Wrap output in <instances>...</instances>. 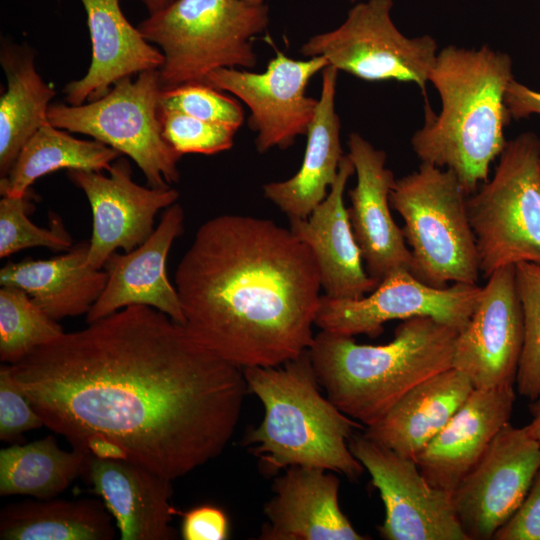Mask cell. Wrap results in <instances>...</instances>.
I'll return each mask as SVG.
<instances>
[{"label":"cell","instance_id":"6da1fadb","mask_svg":"<svg viewBox=\"0 0 540 540\" xmlns=\"http://www.w3.org/2000/svg\"><path fill=\"white\" fill-rule=\"evenodd\" d=\"M87 324L8 364L44 426L72 448L111 441L171 481L223 452L249 392L243 369L149 306Z\"/></svg>","mask_w":540,"mask_h":540},{"label":"cell","instance_id":"7a4b0ae2","mask_svg":"<svg viewBox=\"0 0 540 540\" xmlns=\"http://www.w3.org/2000/svg\"><path fill=\"white\" fill-rule=\"evenodd\" d=\"M175 287L190 334L241 369L282 365L314 340L319 268L308 246L272 220L222 214L204 222Z\"/></svg>","mask_w":540,"mask_h":540},{"label":"cell","instance_id":"3957f363","mask_svg":"<svg viewBox=\"0 0 540 540\" xmlns=\"http://www.w3.org/2000/svg\"><path fill=\"white\" fill-rule=\"evenodd\" d=\"M512 79L511 57L487 45L438 51L429 82L440 96L441 111L425 107L424 124L411 145L421 162L453 171L468 196L488 180L491 163L508 142L505 94Z\"/></svg>","mask_w":540,"mask_h":540},{"label":"cell","instance_id":"277c9868","mask_svg":"<svg viewBox=\"0 0 540 540\" xmlns=\"http://www.w3.org/2000/svg\"><path fill=\"white\" fill-rule=\"evenodd\" d=\"M458 333L427 316L403 320L394 339L383 345L358 344L350 336L321 330L309 355L327 398L369 427L413 387L452 367Z\"/></svg>","mask_w":540,"mask_h":540},{"label":"cell","instance_id":"5b68a950","mask_svg":"<svg viewBox=\"0 0 540 540\" xmlns=\"http://www.w3.org/2000/svg\"><path fill=\"white\" fill-rule=\"evenodd\" d=\"M248 391L264 407L261 423L246 439L268 471L291 466L321 468L357 479L364 467L349 448L363 425L319 390L309 350L273 367L243 369Z\"/></svg>","mask_w":540,"mask_h":540},{"label":"cell","instance_id":"8992f818","mask_svg":"<svg viewBox=\"0 0 540 540\" xmlns=\"http://www.w3.org/2000/svg\"><path fill=\"white\" fill-rule=\"evenodd\" d=\"M269 7L244 0H175L137 26L162 52V90L205 83L220 68L257 65L252 38L266 30Z\"/></svg>","mask_w":540,"mask_h":540},{"label":"cell","instance_id":"52a82bcc","mask_svg":"<svg viewBox=\"0 0 540 540\" xmlns=\"http://www.w3.org/2000/svg\"><path fill=\"white\" fill-rule=\"evenodd\" d=\"M467 199L453 171L430 163L421 162L395 181L390 206L403 218L413 275L427 285L477 284L480 267Z\"/></svg>","mask_w":540,"mask_h":540},{"label":"cell","instance_id":"ba28073f","mask_svg":"<svg viewBox=\"0 0 540 540\" xmlns=\"http://www.w3.org/2000/svg\"><path fill=\"white\" fill-rule=\"evenodd\" d=\"M480 272L520 262L540 264V138L507 142L491 180L467 199Z\"/></svg>","mask_w":540,"mask_h":540},{"label":"cell","instance_id":"9c48e42d","mask_svg":"<svg viewBox=\"0 0 540 540\" xmlns=\"http://www.w3.org/2000/svg\"><path fill=\"white\" fill-rule=\"evenodd\" d=\"M161 93L159 69L147 70L135 80L121 79L97 100L51 104L47 118L57 128L90 136L131 158L148 186L164 188L179 181L182 156L162 135Z\"/></svg>","mask_w":540,"mask_h":540},{"label":"cell","instance_id":"30bf717a","mask_svg":"<svg viewBox=\"0 0 540 540\" xmlns=\"http://www.w3.org/2000/svg\"><path fill=\"white\" fill-rule=\"evenodd\" d=\"M394 0L354 3L335 29L311 36L305 57H324L338 71L366 81L415 83L424 96L438 46L430 35L408 37L392 19Z\"/></svg>","mask_w":540,"mask_h":540},{"label":"cell","instance_id":"8fae6325","mask_svg":"<svg viewBox=\"0 0 540 540\" xmlns=\"http://www.w3.org/2000/svg\"><path fill=\"white\" fill-rule=\"evenodd\" d=\"M481 292L482 287L477 284L433 287L410 271L397 269L387 274L367 296L358 299L321 296L315 325L339 335L365 334L375 338L383 332L387 321L427 316L460 332L469 322Z\"/></svg>","mask_w":540,"mask_h":540},{"label":"cell","instance_id":"7c38bea8","mask_svg":"<svg viewBox=\"0 0 540 540\" xmlns=\"http://www.w3.org/2000/svg\"><path fill=\"white\" fill-rule=\"evenodd\" d=\"M329 64L322 56L293 59L276 50L262 73L238 68L210 72L205 83L233 94L250 110L249 127L257 132L260 153L287 149L298 136L306 135L318 99L306 95L314 75Z\"/></svg>","mask_w":540,"mask_h":540},{"label":"cell","instance_id":"4fadbf2b","mask_svg":"<svg viewBox=\"0 0 540 540\" xmlns=\"http://www.w3.org/2000/svg\"><path fill=\"white\" fill-rule=\"evenodd\" d=\"M349 448L371 476L385 508L378 527L386 540H468L455 513L451 494L434 487L415 460L353 434Z\"/></svg>","mask_w":540,"mask_h":540},{"label":"cell","instance_id":"5bb4252c","mask_svg":"<svg viewBox=\"0 0 540 540\" xmlns=\"http://www.w3.org/2000/svg\"><path fill=\"white\" fill-rule=\"evenodd\" d=\"M540 469V444L524 427L506 424L453 491L468 540H490L527 495Z\"/></svg>","mask_w":540,"mask_h":540},{"label":"cell","instance_id":"9a60e30c","mask_svg":"<svg viewBox=\"0 0 540 540\" xmlns=\"http://www.w3.org/2000/svg\"><path fill=\"white\" fill-rule=\"evenodd\" d=\"M487 279L469 322L456 337L452 359V367L474 389L514 386L525 340L515 265L501 267Z\"/></svg>","mask_w":540,"mask_h":540},{"label":"cell","instance_id":"2e32d148","mask_svg":"<svg viewBox=\"0 0 540 540\" xmlns=\"http://www.w3.org/2000/svg\"><path fill=\"white\" fill-rule=\"evenodd\" d=\"M102 171L68 170L67 177L86 195L92 211V235L87 263L102 269L118 249L129 252L154 231L157 213L176 203L179 192L171 186H141L132 179L126 158L116 159Z\"/></svg>","mask_w":540,"mask_h":540},{"label":"cell","instance_id":"e0dca14e","mask_svg":"<svg viewBox=\"0 0 540 540\" xmlns=\"http://www.w3.org/2000/svg\"><path fill=\"white\" fill-rule=\"evenodd\" d=\"M348 148L357 176L348 193V214L367 273L378 284L397 269L413 274L411 250L390 212L389 197L396 179L386 167V153L356 132L349 134Z\"/></svg>","mask_w":540,"mask_h":540},{"label":"cell","instance_id":"ac0fdd59","mask_svg":"<svg viewBox=\"0 0 540 540\" xmlns=\"http://www.w3.org/2000/svg\"><path fill=\"white\" fill-rule=\"evenodd\" d=\"M184 230V211L174 203L165 209L152 234L135 249L113 253L103 269L106 285L86 314L91 323L131 305L155 308L174 321L186 320L178 291L167 275V257Z\"/></svg>","mask_w":540,"mask_h":540},{"label":"cell","instance_id":"d6986e66","mask_svg":"<svg viewBox=\"0 0 540 540\" xmlns=\"http://www.w3.org/2000/svg\"><path fill=\"white\" fill-rule=\"evenodd\" d=\"M340 481L332 471L291 466L274 480L264 505L262 540H366L339 506Z\"/></svg>","mask_w":540,"mask_h":540},{"label":"cell","instance_id":"ffe728a7","mask_svg":"<svg viewBox=\"0 0 540 540\" xmlns=\"http://www.w3.org/2000/svg\"><path fill=\"white\" fill-rule=\"evenodd\" d=\"M354 173L352 161L344 155L324 200L307 218L290 219L289 229L308 246L316 260L325 295L335 299H358L378 286L363 266L344 204L346 184Z\"/></svg>","mask_w":540,"mask_h":540},{"label":"cell","instance_id":"44dd1931","mask_svg":"<svg viewBox=\"0 0 540 540\" xmlns=\"http://www.w3.org/2000/svg\"><path fill=\"white\" fill-rule=\"evenodd\" d=\"M514 386L474 389L447 425L416 457L423 476L452 495L463 477L509 423Z\"/></svg>","mask_w":540,"mask_h":540},{"label":"cell","instance_id":"7402d4cb","mask_svg":"<svg viewBox=\"0 0 540 540\" xmlns=\"http://www.w3.org/2000/svg\"><path fill=\"white\" fill-rule=\"evenodd\" d=\"M84 473L122 540H173L172 481L129 460L89 455Z\"/></svg>","mask_w":540,"mask_h":540},{"label":"cell","instance_id":"603a6c76","mask_svg":"<svg viewBox=\"0 0 540 540\" xmlns=\"http://www.w3.org/2000/svg\"><path fill=\"white\" fill-rule=\"evenodd\" d=\"M91 40V62L83 77L67 83L65 101L81 105L105 95L126 77L160 69L162 52L125 17L120 0H80Z\"/></svg>","mask_w":540,"mask_h":540},{"label":"cell","instance_id":"cb8c5ba5","mask_svg":"<svg viewBox=\"0 0 540 540\" xmlns=\"http://www.w3.org/2000/svg\"><path fill=\"white\" fill-rule=\"evenodd\" d=\"M320 97L308 127L304 158L299 170L284 181L263 185L264 196L289 219H305L327 196L344 156L341 123L335 107L339 71L330 65L322 71Z\"/></svg>","mask_w":540,"mask_h":540},{"label":"cell","instance_id":"d4e9b609","mask_svg":"<svg viewBox=\"0 0 540 540\" xmlns=\"http://www.w3.org/2000/svg\"><path fill=\"white\" fill-rule=\"evenodd\" d=\"M474 390L468 377L451 367L409 390L364 435L415 460L447 425Z\"/></svg>","mask_w":540,"mask_h":540},{"label":"cell","instance_id":"484cf974","mask_svg":"<svg viewBox=\"0 0 540 540\" xmlns=\"http://www.w3.org/2000/svg\"><path fill=\"white\" fill-rule=\"evenodd\" d=\"M89 241L50 259L25 258L0 270V285L24 290L51 318L87 314L101 295L107 273L88 265Z\"/></svg>","mask_w":540,"mask_h":540},{"label":"cell","instance_id":"4316f807","mask_svg":"<svg viewBox=\"0 0 540 540\" xmlns=\"http://www.w3.org/2000/svg\"><path fill=\"white\" fill-rule=\"evenodd\" d=\"M35 54L26 45L2 41L0 63L7 88L0 98V176H6L31 136L48 123L56 91L38 73Z\"/></svg>","mask_w":540,"mask_h":540},{"label":"cell","instance_id":"83f0119b","mask_svg":"<svg viewBox=\"0 0 540 540\" xmlns=\"http://www.w3.org/2000/svg\"><path fill=\"white\" fill-rule=\"evenodd\" d=\"M112 515L95 499L12 503L0 513L2 540H111Z\"/></svg>","mask_w":540,"mask_h":540},{"label":"cell","instance_id":"f1b7e54d","mask_svg":"<svg viewBox=\"0 0 540 540\" xmlns=\"http://www.w3.org/2000/svg\"><path fill=\"white\" fill-rule=\"evenodd\" d=\"M121 155L102 142L78 139L48 122L25 143L0 179V194L24 195L37 179L61 169L108 171Z\"/></svg>","mask_w":540,"mask_h":540},{"label":"cell","instance_id":"f546056e","mask_svg":"<svg viewBox=\"0 0 540 540\" xmlns=\"http://www.w3.org/2000/svg\"><path fill=\"white\" fill-rule=\"evenodd\" d=\"M90 454L80 448L63 450L52 435L1 449L0 495L55 498L84 473Z\"/></svg>","mask_w":540,"mask_h":540},{"label":"cell","instance_id":"4dcf8cb0","mask_svg":"<svg viewBox=\"0 0 540 540\" xmlns=\"http://www.w3.org/2000/svg\"><path fill=\"white\" fill-rule=\"evenodd\" d=\"M65 332L21 288H0V360L15 364Z\"/></svg>","mask_w":540,"mask_h":540},{"label":"cell","instance_id":"1f68e13d","mask_svg":"<svg viewBox=\"0 0 540 540\" xmlns=\"http://www.w3.org/2000/svg\"><path fill=\"white\" fill-rule=\"evenodd\" d=\"M31 189L20 196H2L0 200V258L18 251L44 247L53 251H69L73 240L59 218L52 217L50 228L35 225L29 214L34 209Z\"/></svg>","mask_w":540,"mask_h":540},{"label":"cell","instance_id":"d6a6232c","mask_svg":"<svg viewBox=\"0 0 540 540\" xmlns=\"http://www.w3.org/2000/svg\"><path fill=\"white\" fill-rule=\"evenodd\" d=\"M515 280L525 326L516 384L518 393L532 401L540 395V264L517 263Z\"/></svg>","mask_w":540,"mask_h":540},{"label":"cell","instance_id":"836d02e7","mask_svg":"<svg viewBox=\"0 0 540 540\" xmlns=\"http://www.w3.org/2000/svg\"><path fill=\"white\" fill-rule=\"evenodd\" d=\"M162 135L181 156L189 153L212 155L231 149L238 129L204 121L159 106Z\"/></svg>","mask_w":540,"mask_h":540},{"label":"cell","instance_id":"e575fe53","mask_svg":"<svg viewBox=\"0 0 540 540\" xmlns=\"http://www.w3.org/2000/svg\"><path fill=\"white\" fill-rule=\"evenodd\" d=\"M206 83H189L162 90L160 107L204 121L239 129L244 121L241 104Z\"/></svg>","mask_w":540,"mask_h":540},{"label":"cell","instance_id":"d590c367","mask_svg":"<svg viewBox=\"0 0 540 540\" xmlns=\"http://www.w3.org/2000/svg\"><path fill=\"white\" fill-rule=\"evenodd\" d=\"M44 425L32 403L13 378L8 364L0 367V439L12 442Z\"/></svg>","mask_w":540,"mask_h":540},{"label":"cell","instance_id":"8d00e7d4","mask_svg":"<svg viewBox=\"0 0 540 540\" xmlns=\"http://www.w3.org/2000/svg\"><path fill=\"white\" fill-rule=\"evenodd\" d=\"M495 540H540V469L524 500L495 532Z\"/></svg>","mask_w":540,"mask_h":540},{"label":"cell","instance_id":"74e56055","mask_svg":"<svg viewBox=\"0 0 540 540\" xmlns=\"http://www.w3.org/2000/svg\"><path fill=\"white\" fill-rule=\"evenodd\" d=\"M229 530V520L222 509L201 505L183 514L180 533L184 540H226Z\"/></svg>","mask_w":540,"mask_h":540},{"label":"cell","instance_id":"f35d334b","mask_svg":"<svg viewBox=\"0 0 540 540\" xmlns=\"http://www.w3.org/2000/svg\"><path fill=\"white\" fill-rule=\"evenodd\" d=\"M505 103L511 118L520 119L536 114L540 116V91L512 79L509 83Z\"/></svg>","mask_w":540,"mask_h":540},{"label":"cell","instance_id":"ab89813d","mask_svg":"<svg viewBox=\"0 0 540 540\" xmlns=\"http://www.w3.org/2000/svg\"><path fill=\"white\" fill-rule=\"evenodd\" d=\"M529 411L532 419L525 428L529 435L540 444V395L530 402Z\"/></svg>","mask_w":540,"mask_h":540},{"label":"cell","instance_id":"60d3db41","mask_svg":"<svg viewBox=\"0 0 540 540\" xmlns=\"http://www.w3.org/2000/svg\"><path fill=\"white\" fill-rule=\"evenodd\" d=\"M175 0H141L143 5L145 6L146 10L149 14H154L165 7H167L169 4H171Z\"/></svg>","mask_w":540,"mask_h":540},{"label":"cell","instance_id":"b9f144b4","mask_svg":"<svg viewBox=\"0 0 540 540\" xmlns=\"http://www.w3.org/2000/svg\"><path fill=\"white\" fill-rule=\"evenodd\" d=\"M244 1L250 4L258 5V4H263L265 0H244Z\"/></svg>","mask_w":540,"mask_h":540},{"label":"cell","instance_id":"7bdbcfd3","mask_svg":"<svg viewBox=\"0 0 540 540\" xmlns=\"http://www.w3.org/2000/svg\"><path fill=\"white\" fill-rule=\"evenodd\" d=\"M347 1L350 2L351 4H354V3H357V2H359L361 0H347Z\"/></svg>","mask_w":540,"mask_h":540},{"label":"cell","instance_id":"ee69618b","mask_svg":"<svg viewBox=\"0 0 540 540\" xmlns=\"http://www.w3.org/2000/svg\"><path fill=\"white\" fill-rule=\"evenodd\" d=\"M539 2H540V0H539Z\"/></svg>","mask_w":540,"mask_h":540}]
</instances>
